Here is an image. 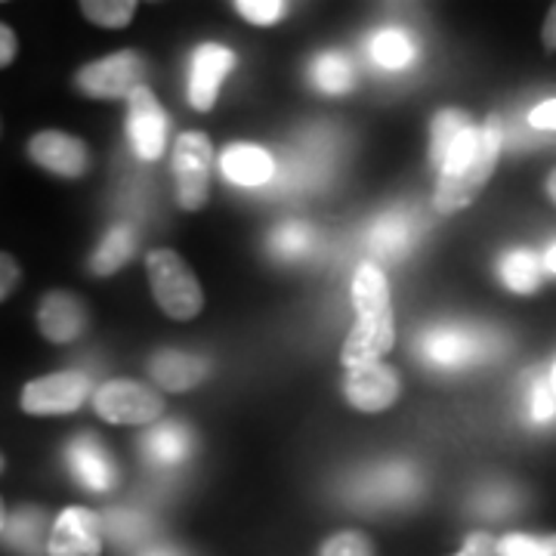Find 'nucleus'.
I'll use <instances>...</instances> for the list:
<instances>
[{
	"mask_svg": "<svg viewBox=\"0 0 556 556\" xmlns=\"http://www.w3.org/2000/svg\"><path fill=\"white\" fill-rule=\"evenodd\" d=\"M236 68V53L223 43H201L192 53L189 68V105L195 112H211L217 105L219 87Z\"/></svg>",
	"mask_w": 556,
	"mask_h": 556,
	"instance_id": "obj_13",
	"label": "nucleus"
},
{
	"mask_svg": "<svg viewBox=\"0 0 556 556\" xmlns=\"http://www.w3.org/2000/svg\"><path fill=\"white\" fill-rule=\"evenodd\" d=\"M241 20L251 25H276L288 16V3L285 0H236L232 3Z\"/></svg>",
	"mask_w": 556,
	"mask_h": 556,
	"instance_id": "obj_32",
	"label": "nucleus"
},
{
	"mask_svg": "<svg viewBox=\"0 0 556 556\" xmlns=\"http://www.w3.org/2000/svg\"><path fill=\"white\" fill-rule=\"evenodd\" d=\"M501 146H504V134L497 118H489L482 127L470 124L455 139V146L448 149L439 167L437 192H433V207L439 214H457L482 195L485 182L495 174Z\"/></svg>",
	"mask_w": 556,
	"mask_h": 556,
	"instance_id": "obj_1",
	"label": "nucleus"
},
{
	"mask_svg": "<svg viewBox=\"0 0 556 556\" xmlns=\"http://www.w3.org/2000/svg\"><path fill=\"white\" fill-rule=\"evenodd\" d=\"M146 78V60L137 50H118L112 56L87 62L75 75V87L87 100H127Z\"/></svg>",
	"mask_w": 556,
	"mask_h": 556,
	"instance_id": "obj_6",
	"label": "nucleus"
},
{
	"mask_svg": "<svg viewBox=\"0 0 556 556\" xmlns=\"http://www.w3.org/2000/svg\"><path fill=\"white\" fill-rule=\"evenodd\" d=\"M313 80L321 93L328 97H343L353 90L356 84V68H353V60L343 56V53H321L316 62H313Z\"/></svg>",
	"mask_w": 556,
	"mask_h": 556,
	"instance_id": "obj_24",
	"label": "nucleus"
},
{
	"mask_svg": "<svg viewBox=\"0 0 556 556\" xmlns=\"http://www.w3.org/2000/svg\"><path fill=\"white\" fill-rule=\"evenodd\" d=\"M547 380H551V390H554V399H556V358H554V365H551V375H547Z\"/></svg>",
	"mask_w": 556,
	"mask_h": 556,
	"instance_id": "obj_44",
	"label": "nucleus"
},
{
	"mask_svg": "<svg viewBox=\"0 0 556 556\" xmlns=\"http://www.w3.org/2000/svg\"><path fill=\"white\" fill-rule=\"evenodd\" d=\"M219 170L223 177L244 189H257L266 186L276 174V161L266 149H260L254 142H232L223 149L219 155Z\"/></svg>",
	"mask_w": 556,
	"mask_h": 556,
	"instance_id": "obj_18",
	"label": "nucleus"
},
{
	"mask_svg": "<svg viewBox=\"0 0 556 556\" xmlns=\"http://www.w3.org/2000/svg\"><path fill=\"white\" fill-rule=\"evenodd\" d=\"M541 40H544V50L556 53V3L551 7L547 20H544V28H541Z\"/></svg>",
	"mask_w": 556,
	"mask_h": 556,
	"instance_id": "obj_39",
	"label": "nucleus"
},
{
	"mask_svg": "<svg viewBox=\"0 0 556 556\" xmlns=\"http://www.w3.org/2000/svg\"><path fill=\"white\" fill-rule=\"evenodd\" d=\"M489 350H492V340L485 334H477L470 328H452V325L427 331L417 343V356L430 368H442V371L467 368L482 356H489Z\"/></svg>",
	"mask_w": 556,
	"mask_h": 556,
	"instance_id": "obj_8",
	"label": "nucleus"
},
{
	"mask_svg": "<svg viewBox=\"0 0 556 556\" xmlns=\"http://www.w3.org/2000/svg\"><path fill=\"white\" fill-rule=\"evenodd\" d=\"M142 556H186V554L177 551V547H152V551H146Z\"/></svg>",
	"mask_w": 556,
	"mask_h": 556,
	"instance_id": "obj_40",
	"label": "nucleus"
},
{
	"mask_svg": "<svg viewBox=\"0 0 556 556\" xmlns=\"http://www.w3.org/2000/svg\"><path fill=\"white\" fill-rule=\"evenodd\" d=\"M353 306H356V325L350 338L343 340L340 362L346 368H358L368 362H380L396 343V318L390 303V285L383 269L375 263L358 266L353 278Z\"/></svg>",
	"mask_w": 556,
	"mask_h": 556,
	"instance_id": "obj_2",
	"label": "nucleus"
},
{
	"mask_svg": "<svg viewBox=\"0 0 556 556\" xmlns=\"http://www.w3.org/2000/svg\"><path fill=\"white\" fill-rule=\"evenodd\" d=\"M526 417L538 427H547L556 420L554 390H551V380L544 375H535L526 387Z\"/></svg>",
	"mask_w": 556,
	"mask_h": 556,
	"instance_id": "obj_30",
	"label": "nucleus"
},
{
	"mask_svg": "<svg viewBox=\"0 0 556 556\" xmlns=\"http://www.w3.org/2000/svg\"><path fill=\"white\" fill-rule=\"evenodd\" d=\"M195 452V437L189 427H182L177 420H164L152 424L149 433L142 437V455L149 457L159 467H177L186 464Z\"/></svg>",
	"mask_w": 556,
	"mask_h": 556,
	"instance_id": "obj_19",
	"label": "nucleus"
},
{
	"mask_svg": "<svg viewBox=\"0 0 556 556\" xmlns=\"http://www.w3.org/2000/svg\"><path fill=\"white\" fill-rule=\"evenodd\" d=\"M402 396V380L396 368L383 365V362H368L358 368H346L343 378V399L365 415H378L396 405Z\"/></svg>",
	"mask_w": 556,
	"mask_h": 556,
	"instance_id": "obj_10",
	"label": "nucleus"
},
{
	"mask_svg": "<svg viewBox=\"0 0 556 556\" xmlns=\"http://www.w3.org/2000/svg\"><path fill=\"white\" fill-rule=\"evenodd\" d=\"M207 375H211L207 358L179 353V350H159L149 362V378L167 393H186V390L199 387Z\"/></svg>",
	"mask_w": 556,
	"mask_h": 556,
	"instance_id": "obj_17",
	"label": "nucleus"
},
{
	"mask_svg": "<svg viewBox=\"0 0 556 556\" xmlns=\"http://www.w3.org/2000/svg\"><path fill=\"white\" fill-rule=\"evenodd\" d=\"M547 195H551V201L556 204V170L547 177Z\"/></svg>",
	"mask_w": 556,
	"mask_h": 556,
	"instance_id": "obj_42",
	"label": "nucleus"
},
{
	"mask_svg": "<svg viewBox=\"0 0 556 556\" xmlns=\"http://www.w3.org/2000/svg\"><path fill=\"white\" fill-rule=\"evenodd\" d=\"M137 0H84L80 13L84 20L100 28H124L137 16Z\"/></svg>",
	"mask_w": 556,
	"mask_h": 556,
	"instance_id": "obj_28",
	"label": "nucleus"
},
{
	"mask_svg": "<svg viewBox=\"0 0 556 556\" xmlns=\"http://www.w3.org/2000/svg\"><path fill=\"white\" fill-rule=\"evenodd\" d=\"M321 556H375V544L358 529H343L321 544Z\"/></svg>",
	"mask_w": 556,
	"mask_h": 556,
	"instance_id": "obj_33",
	"label": "nucleus"
},
{
	"mask_svg": "<svg viewBox=\"0 0 556 556\" xmlns=\"http://www.w3.org/2000/svg\"><path fill=\"white\" fill-rule=\"evenodd\" d=\"M211 174H214V146L207 134L189 130L174 142V182L177 204L195 214L211 199Z\"/></svg>",
	"mask_w": 556,
	"mask_h": 556,
	"instance_id": "obj_5",
	"label": "nucleus"
},
{
	"mask_svg": "<svg viewBox=\"0 0 556 556\" xmlns=\"http://www.w3.org/2000/svg\"><path fill=\"white\" fill-rule=\"evenodd\" d=\"M28 159L35 161L40 170L62 179H80L90 170L87 142L62 130H40L28 139Z\"/></svg>",
	"mask_w": 556,
	"mask_h": 556,
	"instance_id": "obj_11",
	"label": "nucleus"
},
{
	"mask_svg": "<svg viewBox=\"0 0 556 556\" xmlns=\"http://www.w3.org/2000/svg\"><path fill=\"white\" fill-rule=\"evenodd\" d=\"M90 325L87 303L72 291H50L38 303V328L50 343H72Z\"/></svg>",
	"mask_w": 556,
	"mask_h": 556,
	"instance_id": "obj_15",
	"label": "nucleus"
},
{
	"mask_svg": "<svg viewBox=\"0 0 556 556\" xmlns=\"http://www.w3.org/2000/svg\"><path fill=\"white\" fill-rule=\"evenodd\" d=\"M90 396H93V390H90V378L84 371H56L47 378L28 380L22 390L20 405L25 415L35 417L72 415Z\"/></svg>",
	"mask_w": 556,
	"mask_h": 556,
	"instance_id": "obj_7",
	"label": "nucleus"
},
{
	"mask_svg": "<svg viewBox=\"0 0 556 556\" xmlns=\"http://www.w3.org/2000/svg\"><path fill=\"white\" fill-rule=\"evenodd\" d=\"M455 556H497V541L489 532H473Z\"/></svg>",
	"mask_w": 556,
	"mask_h": 556,
	"instance_id": "obj_36",
	"label": "nucleus"
},
{
	"mask_svg": "<svg viewBox=\"0 0 556 556\" xmlns=\"http://www.w3.org/2000/svg\"><path fill=\"white\" fill-rule=\"evenodd\" d=\"M93 408L102 420L118 427H152L164 417V396L152 383L109 380L93 393Z\"/></svg>",
	"mask_w": 556,
	"mask_h": 556,
	"instance_id": "obj_4",
	"label": "nucleus"
},
{
	"mask_svg": "<svg viewBox=\"0 0 556 556\" xmlns=\"http://www.w3.org/2000/svg\"><path fill=\"white\" fill-rule=\"evenodd\" d=\"M65 464H68V473L78 479V485L87 489V492L105 495V492H112L118 485L121 470L115 457L109 455V448L90 433H78L68 442Z\"/></svg>",
	"mask_w": 556,
	"mask_h": 556,
	"instance_id": "obj_12",
	"label": "nucleus"
},
{
	"mask_svg": "<svg viewBox=\"0 0 556 556\" xmlns=\"http://www.w3.org/2000/svg\"><path fill=\"white\" fill-rule=\"evenodd\" d=\"M137 254V236H134V229L130 226H112L109 232H105V239L97 244V251L90 254V263H87V269L93 273V276H115L118 269H124L130 260Z\"/></svg>",
	"mask_w": 556,
	"mask_h": 556,
	"instance_id": "obj_21",
	"label": "nucleus"
},
{
	"mask_svg": "<svg viewBox=\"0 0 556 556\" xmlns=\"http://www.w3.org/2000/svg\"><path fill=\"white\" fill-rule=\"evenodd\" d=\"M50 519H47V510L43 507H35V504H25V507H16L10 517H7V526L0 532V541L16 551L20 556H47V547H50Z\"/></svg>",
	"mask_w": 556,
	"mask_h": 556,
	"instance_id": "obj_16",
	"label": "nucleus"
},
{
	"mask_svg": "<svg viewBox=\"0 0 556 556\" xmlns=\"http://www.w3.org/2000/svg\"><path fill=\"white\" fill-rule=\"evenodd\" d=\"M167 130L170 121L167 112L161 109L155 93L142 84L127 97V137L130 146L142 161H159L167 149Z\"/></svg>",
	"mask_w": 556,
	"mask_h": 556,
	"instance_id": "obj_9",
	"label": "nucleus"
},
{
	"mask_svg": "<svg viewBox=\"0 0 556 556\" xmlns=\"http://www.w3.org/2000/svg\"><path fill=\"white\" fill-rule=\"evenodd\" d=\"M50 556H102V519L87 507H65L50 532Z\"/></svg>",
	"mask_w": 556,
	"mask_h": 556,
	"instance_id": "obj_14",
	"label": "nucleus"
},
{
	"mask_svg": "<svg viewBox=\"0 0 556 556\" xmlns=\"http://www.w3.org/2000/svg\"><path fill=\"white\" fill-rule=\"evenodd\" d=\"M529 124L535 130H556V100L538 102L535 109L529 112Z\"/></svg>",
	"mask_w": 556,
	"mask_h": 556,
	"instance_id": "obj_37",
	"label": "nucleus"
},
{
	"mask_svg": "<svg viewBox=\"0 0 556 556\" xmlns=\"http://www.w3.org/2000/svg\"><path fill=\"white\" fill-rule=\"evenodd\" d=\"M20 278H22V269H20V263H16V257L0 251V303L16 291Z\"/></svg>",
	"mask_w": 556,
	"mask_h": 556,
	"instance_id": "obj_35",
	"label": "nucleus"
},
{
	"mask_svg": "<svg viewBox=\"0 0 556 556\" xmlns=\"http://www.w3.org/2000/svg\"><path fill=\"white\" fill-rule=\"evenodd\" d=\"M146 273L152 281V298L167 318L189 321L204 309V291H201L199 278L177 251H170V248L149 251L146 254Z\"/></svg>",
	"mask_w": 556,
	"mask_h": 556,
	"instance_id": "obj_3",
	"label": "nucleus"
},
{
	"mask_svg": "<svg viewBox=\"0 0 556 556\" xmlns=\"http://www.w3.org/2000/svg\"><path fill=\"white\" fill-rule=\"evenodd\" d=\"M470 127V118L457 109H442L433 121V130H430V161L433 167H442V161L448 155V149L455 146V139Z\"/></svg>",
	"mask_w": 556,
	"mask_h": 556,
	"instance_id": "obj_27",
	"label": "nucleus"
},
{
	"mask_svg": "<svg viewBox=\"0 0 556 556\" xmlns=\"http://www.w3.org/2000/svg\"><path fill=\"white\" fill-rule=\"evenodd\" d=\"M517 510V495L510 492V489H485L482 495L477 497V514L482 517H510Z\"/></svg>",
	"mask_w": 556,
	"mask_h": 556,
	"instance_id": "obj_34",
	"label": "nucleus"
},
{
	"mask_svg": "<svg viewBox=\"0 0 556 556\" xmlns=\"http://www.w3.org/2000/svg\"><path fill=\"white\" fill-rule=\"evenodd\" d=\"M102 532H109V538L118 547H130L142 538L149 535V519L137 514V510H112L109 517L102 519Z\"/></svg>",
	"mask_w": 556,
	"mask_h": 556,
	"instance_id": "obj_29",
	"label": "nucleus"
},
{
	"mask_svg": "<svg viewBox=\"0 0 556 556\" xmlns=\"http://www.w3.org/2000/svg\"><path fill=\"white\" fill-rule=\"evenodd\" d=\"M316 229L306 226V223H285L278 226L276 232L269 236V251L276 260H303L316 251Z\"/></svg>",
	"mask_w": 556,
	"mask_h": 556,
	"instance_id": "obj_26",
	"label": "nucleus"
},
{
	"mask_svg": "<svg viewBox=\"0 0 556 556\" xmlns=\"http://www.w3.org/2000/svg\"><path fill=\"white\" fill-rule=\"evenodd\" d=\"M371 495L378 501H412L417 495V477L408 464H383L371 477Z\"/></svg>",
	"mask_w": 556,
	"mask_h": 556,
	"instance_id": "obj_25",
	"label": "nucleus"
},
{
	"mask_svg": "<svg viewBox=\"0 0 556 556\" xmlns=\"http://www.w3.org/2000/svg\"><path fill=\"white\" fill-rule=\"evenodd\" d=\"M497 276L507 285V291H514V294H535L544 281V263L532 251L517 248V251H507L501 257Z\"/></svg>",
	"mask_w": 556,
	"mask_h": 556,
	"instance_id": "obj_22",
	"label": "nucleus"
},
{
	"mask_svg": "<svg viewBox=\"0 0 556 556\" xmlns=\"http://www.w3.org/2000/svg\"><path fill=\"white\" fill-rule=\"evenodd\" d=\"M0 470H3V457H0Z\"/></svg>",
	"mask_w": 556,
	"mask_h": 556,
	"instance_id": "obj_45",
	"label": "nucleus"
},
{
	"mask_svg": "<svg viewBox=\"0 0 556 556\" xmlns=\"http://www.w3.org/2000/svg\"><path fill=\"white\" fill-rule=\"evenodd\" d=\"M497 556H556V532L544 538L510 532L497 541Z\"/></svg>",
	"mask_w": 556,
	"mask_h": 556,
	"instance_id": "obj_31",
	"label": "nucleus"
},
{
	"mask_svg": "<svg viewBox=\"0 0 556 556\" xmlns=\"http://www.w3.org/2000/svg\"><path fill=\"white\" fill-rule=\"evenodd\" d=\"M544 266H547V269L556 276V244L547 251V254H544Z\"/></svg>",
	"mask_w": 556,
	"mask_h": 556,
	"instance_id": "obj_41",
	"label": "nucleus"
},
{
	"mask_svg": "<svg viewBox=\"0 0 556 556\" xmlns=\"http://www.w3.org/2000/svg\"><path fill=\"white\" fill-rule=\"evenodd\" d=\"M415 219H412V214H405V211H390V214H383V217L371 226V232H368L371 251H375L378 257L387 260L405 257V254L415 248Z\"/></svg>",
	"mask_w": 556,
	"mask_h": 556,
	"instance_id": "obj_20",
	"label": "nucleus"
},
{
	"mask_svg": "<svg viewBox=\"0 0 556 556\" xmlns=\"http://www.w3.org/2000/svg\"><path fill=\"white\" fill-rule=\"evenodd\" d=\"M371 62L383 72H405L417 60V43L399 28H383L368 43Z\"/></svg>",
	"mask_w": 556,
	"mask_h": 556,
	"instance_id": "obj_23",
	"label": "nucleus"
},
{
	"mask_svg": "<svg viewBox=\"0 0 556 556\" xmlns=\"http://www.w3.org/2000/svg\"><path fill=\"white\" fill-rule=\"evenodd\" d=\"M7 517H10V514H7V504H3V497H0V532H3V526H7Z\"/></svg>",
	"mask_w": 556,
	"mask_h": 556,
	"instance_id": "obj_43",
	"label": "nucleus"
},
{
	"mask_svg": "<svg viewBox=\"0 0 556 556\" xmlns=\"http://www.w3.org/2000/svg\"><path fill=\"white\" fill-rule=\"evenodd\" d=\"M16 53H20V38H16V31H13L10 25L0 22V68H7L10 62L16 60Z\"/></svg>",
	"mask_w": 556,
	"mask_h": 556,
	"instance_id": "obj_38",
	"label": "nucleus"
}]
</instances>
